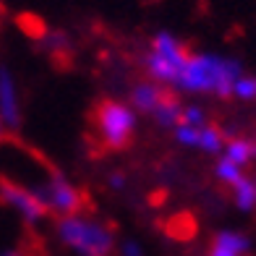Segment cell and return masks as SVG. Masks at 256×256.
<instances>
[{
  "mask_svg": "<svg viewBox=\"0 0 256 256\" xmlns=\"http://www.w3.org/2000/svg\"><path fill=\"white\" fill-rule=\"evenodd\" d=\"M89 126H92V146L102 152H123L134 144V128L136 118L134 110L126 108L118 100H97L89 110Z\"/></svg>",
  "mask_w": 256,
  "mask_h": 256,
  "instance_id": "6da1fadb",
  "label": "cell"
},
{
  "mask_svg": "<svg viewBox=\"0 0 256 256\" xmlns=\"http://www.w3.org/2000/svg\"><path fill=\"white\" fill-rule=\"evenodd\" d=\"M240 78V66L225 60V58H212V55H191L186 63L183 74L178 78V86L186 92H209L217 97H232V86Z\"/></svg>",
  "mask_w": 256,
  "mask_h": 256,
  "instance_id": "7a4b0ae2",
  "label": "cell"
},
{
  "mask_svg": "<svg viewBox=\"0 0 256 256\" xmlns=\"http://www.w3.org/2000/svg\"><path fill=\"white\" fill-rule=\"evenodd\" d=\"M58 238L63 246L76 251L78 256H112L115 232L104 222H97L92 217H58Z\"/></svg>",
  "mask_w": 256,
  "mask_h": 256,
  "instance_id": "3957f363",
  "label": "cell"
},
{
  "mask_svg": "<svg viewBox=\"0 0 256 256\" xmlns=\"http://www.w3.org/2000/svg\"><path fill=\"white\" fill-rule=\"evenodd\" d=\"M191 50L186 48L183 42H178L172 34H157L149 44V52H146V71L154 81L160 84H178V78L183 74L186 63L191 60Z\"/></svg>",
  "mask_w": 256,
  "mask_h": 256,
  "instance_id": "277c9868",
  "label": "cell"
},
{
  "mask_svg": "<svg viewBox=\"0 0 256 256\" xmlns=\"http://www.w3.org/2000/svg\"><path fill=\"white\" fill-rule=\"evenodd\" d=\"M37 196L44 204V209L58 217H76V214H84L92 206L89 196L81 188H76L68 178H63L58 170H52L50 180L37 188Z\"/></svg>",
  "mask_w": 256,
  "mask_h": 256,
  "instance_id": "5b68a950",
  "label": "cell"
},
{
  "mask_svg": "<svg viewBox=\"0 0 256 256\" xmlns=\"http://www.w3.org/2000/svg\"><path fill=\"white\" fill-rule=\"evenodd\" d=\"M0 199H3V204L8 209H14V212L29 225H37L40 220H44L50 214L48 209H44V204L40 202L37 191H32V188H26V186H21L10 178L0 180Z\"/></svg>",
  "mask_w": 256,
  "mask_h": 256,
  "instance_id": "8992f818",
  "label": "cell"
},
{
  "mask_svg": "<svg viewBox=\"0 0 256 256\" xmlns=\"http://www.w3.org/2000/svg\"><path fill=\"white\" fill-rule=\"evenodd\" d=\"M0 118H3L8 131H16L21 126V100L16 76L6 66H0Z\"/></svg>",
  "mask_w": 256,
  "mask_h": 256,
  "instance_id": "52a82bcc",
  "label": "cell"
},
{
  "mask_svg": "<svg viewBox=\"0 0 256 256\" xmlns=\"http://www.w3.org/2000/svg\"><path fill=\"white\" fill-rule=\"evenodd\" d=\"M37 44L48 52V58L58 66H68L74 60V44L68 40L66 32H58V29H44L42 37H37Z\"/></svg>",
  "mask_w": 256,
  "mask_h": 256,
  "instance_id": "ba28073f",
  "label": "cell"
},
{
  "mask_svg": "<svg viewBox=\"0 0 256 256\" xmlns=\"http://www.w3.org/2000/svg\"><path fill=\"white\" fill-rule=\"evenodd\" d=\"M168 89L170 86H162L160 81H138L131 92V102H134V108L142 110V112H154Z\"/></svg>",
  "mask_w": 256,
  "mask_h": 256,
  "instance_id": "9c48e42d",
  "label": "cell"
},
{
  "mask_svg": "<svg viewBox=\"0 0 256 256\" xmlns=\"http://www.w3.org/2000/svg\"><path fill=\"white\" fill-rule=\"evenodd\" d=\"M248 251V240L240 232H220L212 240L209 256H243Z\"/></svg>",
  "mask_w": 256,
  "mask_h": 256,
  "instance_id": "30bf717a",
  "label": "cell"
},
{
  "mask_svg": "<svg viewBox=\"0 0 256 256\" xmlns=\"http://www.w3.org/2000/svg\"><path fill=\"white\" fill-rule=\"evenodd\" d=\"M180 112H183V104H180L178 94H176L172 89H168V92H165V97H162V102H160V108H157L152 115L157 118V123H160V126H165V128H176V126H178V120H180Z\"/></svg>",
  "mask_w": 256,
  "mask_h": 256,
  "instance_id": "8fae6325",
  "label": "cell"
},
{
  "mask_svg": "<svg viewBox=\"0 0 256 256\" xmlns=\"http://www.w3.org/2000/svg\"><path fill=\"white\" fill-rule=\"evenodd\" d=\"M225 142H228V136L222 134V128H217L212 123L199 126V128H196V134H194V144L199 149H204V152H220Z\"/></svg>",
  "mask_w": 256,
  "mask_h": 256,
  "instance_id": "7c38bea8",
  "label": "cell"
},
{
  "mask_svg": "<svg viewBox=\"0 0 256 256\" xmlns=\"http://www.w3.org/2000/svg\"><path fill=\"white\" fill-rule=\"evenodd\" d=\"M254 157H256V142H248V138H228V160L230 162L243 168Z\"/></svg>",
  "mask_w": 256,
  "mask_h": 256,
  "instance_id": "4fadbf2b",
  "label": "cell"
},
{
  "mask_svg": "<svg viewBox=\"0 0 256 256\" xmlns=\"http://www.w3.org/2000/svg\"><path fill=\"white\" fill-rule=\"evenodd\" d=\"M232 188V196H236V204L243 209V212H248V209L256 206V183L251 178L243 176L236 186H230Z\"/></svg>",
  "mask_w": 256,
  "mask_h": 256,
  "instance_id": "5bb4252c",
  "label": "cell"
},
{
  "mask_svg": "<svg viewBox=\"0 0 256 256\" xmlns=\"http://www.w3.org/2000/svg\"><path fill=\"white\" fill-rule=\"evenodd\" d=\"M217 176H220V180H222V183L236 186V183L243 178V170L236 165V162H230V160L225 157V160H220V162H217Z\"/></svg>",
  "mask_w": 256,
  "mask_h": 256,
  "instance_id": "9a60e30c",
  "label": "cell"
},
{
  "mask_svg": "<svg viewBox=\"0 0 256 256\" xmlns=\"http://www.w3.org/2000/svg\"><path fill=\"white\" fill-rule=\"evenodd\" d=\"M232 97H240V100H254L256 97V78L251 76H240L232 86Z\"/></svg>",
  "mask_w": 256,
  "mask_h": 256,
  "instance_id": "2e32d148",
  "label": "cell"
},
{
  "mask_svg": "<svg viewBox=\"0 0 256 256\" xmlns=\"http://www.w3.org/2000/svg\"><path fill=\"white\" fill-rule=\"evenodd\" d=\"M123 254H126V256H142L138 246H131V243H126V246H123Z\"/></svg>",
  "mask_w": 256,
  "mask_h": 256,
  "instance_id": "e0dca14e",
  "label": "cell"
},
{
  "mask_svg": "<svg viewBox=\"0 0 256 256\" xmlns=\"http://www.w3.org/2000/svg\"><path fill=\"white\" fill-rule=\"evenodd\" d=\"M3 256H34V254L26 251V248H14V251H6Z\"/></svg>",
  "mask_w": 256,
  "mask_h": 256,
  "instance_id": "ac0fdd59",
  "label": "cell"
},
{
  "mask_svg": "<svg viewBox=\"0 0 256 256\" xmlns=\"http://www.w3.org/2000/svg\"><path fill=\"white\" fill-rule=\"evenodd\" d=\"M6 136H8V128H6V123H3V118H0V144L6 142Z\"/></svg>",
  "mask_w": 256,
  "mask_h": 256,
  "instance_id": "d6986e66",
  "label": "cell"
}]
</instances>
